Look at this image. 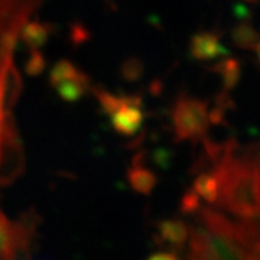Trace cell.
Wrapping results in <instances>:
<instances>
[{
	"label": "cell",
	"mask_w": 260,
	"mask_h": 260,
	"mask_svg": "<svg viewBox=\"0 0 260 260\" xmlns=\"http://www.w3.org/2000/svg\"><path fill=\"white\" fill-rule=\"evenodd\" d=\"M19 34L0 28V188L10 185L25 171V149L13 110L19 102L23 81L15 65Z\"/></svg>",
	"instance_id": "3"
},
{
	"label": "cell",
	"mask_w": 260,
	"mask_h": 260,
	"mask_svg": "<svg viewBox=\"0 0 260 260\" xmlns=\"http://www.w3.org/2000/svg\"><path fill=\"white\" fill-rule=\"evenodd\" d=\"M159 242L169 246H184L188 240V224L179 220H167L158 225Z\"/></svg>",
	"instance_id": "9"
},
{
	"label": "cell",
	"mask_w": 260,
	"mask_h": 260,
	"mask_svg": "<svg viewBox=\"0 0 260 260\" xmlns=\"http://www.w3.org/2000/svg\"><path fill=\"white\" fill-rule=\"evenodd\" d=\"M213 124L208 103L189 95H181L172 109V126L175 139L189 140L192 143L203 142Z\"/></svg>",
	"instance_id": "5"
},
{
	"label": "cell",
	"mask_w": 260,
	"mask_h": 260,
	"mask_svg": "<svg viewBox=\"0 0 260 260\" xmlns=\"http://www.w3.org/2000/svg\"><path fill=\"white\" fill-rule=\"evenodd\" d=\"M48 35H49V28L44 23H39L35 20H29L28 23L23 26L22 32H20V39L29 45L30 48L37 49V48L42 47L47 42Z\"/></svg>",
	"instance_id": "11"
},
{
	"label": "cell",
	"mask_w": 260,
	"mask_h": 260,
	"mask_svg": "<svg viewBox=\"0 0 260 260\" xmlns=\"http://www.w3.org/2000/svg\"><path fill=\"white\" fill-rule=\"evenodd\" d=\"M233 41L237 47L244 48V49L257 51V48H259V39L256 35V30L251 28L249 23H242L234 29Z\"/></svg>",
	"instance_id": "12"
},
{
	"label": "cell",
	"mask_w": 260,
	"mask_h": 260,
	"mask_svg": "<svg viewBox=\"0 0 260 260\" xmlns=\"http://www.w3.org/2000/svg\"><path fill=\"white\" fill-rule=\"evenodd\" d=\"M49 81L65 102H77L91 88L87 74L65 59L56 62L52 68Z\"/></svg>",
	"instance_id": "7"
},
{
	"label": "cell",
	"mask_w": 260,
	"mask_h": 260,
	"mask_svg": "<svg viewBox=\"0 0 260 260\" xmlns=\"http://www.w3.org/2000/svg\"><path fill=\"white\" fill-rule=\"evenodd\" d=\"M90 90L97 97L103 110L109 114L113 127L117 133L126 136L136 133L145 120L139 97H120L95 87H91Z\"/></svg>",
	"instance_id": "6"
},
{
	"label": "cell",
	"mask_w": 260,
	"mask_h": 260,
	"mask_svg": "<svg viewBox=\"0 0 260 260\" xmlns=\"http://www.w3.org/2000/svg\"><path fill=\"white\" fill-rule=\"evenodd\" d=\"M194 224H188V257L191 259H259V220H240L200 205Z\"/></svg>",
	"instance_id": "2"
},
{
	"label": "cell",
	"mask_w": 260,
	"mask_h": 260,
	"mask_svg": "<svg viewBox=\"0 0 260 260\" xmlns=\"http://www.w3.org/2000/svg\"><path fill=\"white\" fill-rule=\"evenodd\" d=\"M208 171L215 179L217 198L213 207L240 220H259V149L242 148L236 140L221 145L205 138ZM203 169V168H200Z\"/></svg>",
	"instance_id": "1"
},
{
	"label": "cell",
	"mask_w": 260,
	"mask_h": 260,
	"mask_svg": "<svg viewBox=\"0 0 260 260\" xmlns=\"http://www.w3.org/2000/svg\"><path fill=\"white\" fill-rule=\"evenodd\" d=\"M215 70L221 74L224 80V85L227 88H233L239 81V77H240V64H239V61L229 59L225 62H221Z\"/></svg>",
	"instance_id": "13"
},
{
	"label": "cell",
	"mask_w": 260,
	"mask_h": 260,
	"mask_svg": "<svg viewBox=\"0 0 260 260\" xmlns=\"http://www.w3.org/2000/svg\"><path fill=\"white\" fill-rule=\"evenodd\" d=\"M38 225L39 215L34 210L12 220L0 208V260L28 259Z\"/></svg>",
	"instance_id": "4"
},
{
	"label": "cell",
	"mask_w": 260,
	"mask_h": 260,
	"mask_svg": "<svg viewBox=\"0 0 260 260\" xmlns=\"http://www.w3.org/2000/svg\"><path fill=\"white\" fill-rule=\"evenodd\" d=\"M130 185L140 194H149L156 185V177L142 165L135 164L127 174Z\"/></svg>",
	"instance_id": "10"
},
{
	"label": "cell",
	"mask_w": 260,
	"mask_h": 260,
	"mask_svg": "<svg viewBox=\"0 0 260 260\" xmlns=\"http://www.w3.org/2000/svg\"><path fill=\"white\" fill-rule=\"evenodd\" d=\"M225 48L220 44V37L214 32H200L191 41V55L200 61H208L224 55Z\"/></svg>",
	"instance_id": "8"
}]
</instances>
